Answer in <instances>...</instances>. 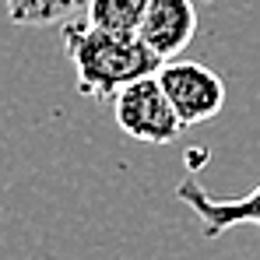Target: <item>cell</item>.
I'll use <instances>...</instances> for the list:
<instances>
[{"instance_id":"cell-1","label":"cell","mask_w":260,"mask_h":260,"mask_svg":"<svg viewBox=\"0 0 260 260\" xmlns=\"http://www.w3.org/2000/svg\"><path fill=\"white\" fill-rule=\"evenodd\" d=\"M63 28V49L74 63L78 91L88 99H113L116 91L137 78H148L162 67V60L127 32L95 28L85 18H74Z\"/></svg>"},{"instance_id":"cell-2","label":"cell","mask_w":260,"mask_h":260,"mask_svg":"<svg viewBox=\"0 0 260 260\" xmlns=\"http://www.w3.org/2000/svg\"><path fill=\"white\" fill-rule=\"evenodd\" d=\"M113 120L127 137L141 144H173L183 130L155 74L137 78L113 95Z\"/></svg>"},{"instance_id":"cell-3","label":"cell","mask_w":260,"mask_h":260,"mask_svg":"<svg viewBox=\"0 0 260 260\" xmlns=\"http://www.w3.org/2000/svg\"><path fill=\"white\" fill-rule=\"evenodd\" d=\"M155 78L183 127L208 123L225 109V81L197 60H162Z\"/></svg>"},{"instance_id":"cell-4","label":"cell","mask_w":260,"mask_h":260,"mask_svg":"<svg viewBox=\"0 0 260 260\" xmlns=\"http://www.w3.org/2000/svg\"><path fill=\"white\" fill-rule=\"evenodd\" d=\"M176 201L186 204L197 215L208 239H218V236H225V232H232L239 225L260 229V183L243 197H211L193 176H186L176 186Z\"/></svg>"},{"instance_id":"cell-5","label":"cell","mask_w":260,"mask_h":260,"mask_svg":"<svg viewBox=\"0 0 260 260\" xmlns=\"http://www.w3.org/2000/svg\"><path fill=\"white\" fill-rule=\"evenodd\" d=\"M197 36V7L193 0H148L144 18L137 25V39L158 60L179 56Z\"/></svg>"},{"instance_id":"cell-6","label":"cell","mask_w":260,"mask_h":260,"mask_svg":"<svg viewBox=\"0 0 260 260\" xmlns=\"http://www.w3.org/2000/svg\"><path fill=\"white\" fill-rule=\"evenodd\" d=\"M88 0H7V14L25 28H53L85 18Z\"/></svg>"},{"instance_id":"cell-7","label":"cell","mask_w":260,"mask_h":260,"mask_svg":"<svg viewBox=\"0 0 260 260\" xmlns=\"http://www.w3.org/2000/svg\"><path fill=\"white\" fill-rule=\"evenodd\" d=\"M144 7H148V0H88L85 21L95 25V28L137 36V25L144 18Z\"/></svg>"}]
</instances>
